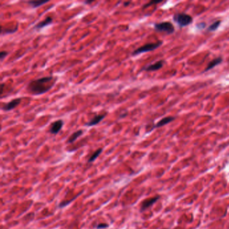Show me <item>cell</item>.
<instances>
[{
	"label": "cell",
	"instance_id": "obj_1",
	"mask_svg": "<svg viewBox=\"0 0 229 229\" xmlns=\"http://www.w3.org/2000/svg\"><path fill=\"white\" fill-rule=\"evenodd\" d=\"M56 83L53 76H46L30 81L27 85V91L33 95H40L48 92Z\"/></svg>",
	"mask_w": 229,
	"mask_h": 229
},
{
	"label": "cell",
	"instance_id": "obj_2",
	"mask_svg": "<svg viewBox=\"0 0 229 229\" xmlns=\"http://www.w3.org/2000/svg\"><path fill=\"white\" fill-rule=\"evenodd\" d=\"M173 20L178 25L181 27L188 26L192 23L193 18L190 15L185 13H177L173 15Z\"/></svg>",
	"mask_w": 229,
	"mask_h": 229
},
{
	"label": "cell",
	"instance_id": "obj_3",
	"mask_svg": "<svg viewBox=\"0 0 229 229\" xmlns=\"http://www.w3.org/2000/svg\"><path fill=\"white\" fill-rule=\"evenodd\" d=\"M162 45H163V41L147 43V44H145L143 46H140V47H138V48L136 49V50H134L132 52V55L134 56V55H140L142 53H144V52L153 51L159 47H160Z\"/></svg>",
	"mask_w": 229,
	"mask_h": 229
},
{
	"label": "cell",
	"instance_id": "obj_4",
	"mask_svg": "<svg viewBox=\"0 0 229 229\" xmlns=\"http://www.w3.org/2000/svg\"><path fill=\"white\" fill-rule=\"evenodd\" d=\"M154 28L157 32H165L168 35L173 34L175 31V27L170 22H162L154 24Z\"/></svg>",
	"mask_w": 229,
	"mask_h": 229
},
{
	"label": "cell",
	"instance_id": "obj_5",
	"mask_svg": "<svg viewBox=\"0 0 229 229\" xmlns=\"http://www.w3.org/2000/svg\"><path fill=\"white\" fill-rule=\"evenodd\" d=\"M63 124L64 122L63 120H56L51 124L50 128H49V132L52 134H57L63 128Z\"/></svg>",
	"mask_w": 229,
	"mask_h": 229
},
{
	"label": "cell",
	"instance_id": "obj_6",
	"mask_svg": "<svg viewBox=\"0 0 229 229\" xmlns=\"http://www.w3.org/2000/svg\"><path fill=\"white\" fill-rule=\"evenodd\" d=\"M159 196H156L143 200L141 205V212H143L147 209L149 208L151 206H152L154 204H155L157 202V200L159 199Z\"/></svg>",
	"mask_w": 229,
	"mask_h": 229
},
{
	"label": "cell",
	"instance_id": "obj_7",
	"mask_svg": "<svg viewBox=\"0 0 229 229\" xmlns=\"http://www.w3.org/2000/svg\"><path fill=\"white\" fill-rule=\"evenodd\" d=\"M20 103L21 98H15L11 100L10 101H9L8 103L4 104V106L2 107V109L4 111H5V112H8V111L14 110V108H16Z\"/></svg>",
	"mask_w": 229,
	"mask_h": 229
},
{
	"label": "cell",
	"instance_id": "obj_8",
	"mask_svg": "<svg viewBox=\"0 0 229 229\" xmlns=\"http://www.w3.org/2000/svg\"><path fill=\"white\" fill-rule=\"evenodd\" d=\"M164 65V61L163 60H161L159 61H157L156 63H154L153 64L149 65L144 67L143 68V71H155L159 70L161 69V68Z\"/></svg>",
	"mask_w": 229,
	"mask_h": 229
},
{
	"label": "cell",
	"instance_id": "obj_9",
	"mask_svg": "<svg viewBox=\"0 0 229 229\" xmlns=\"http://www.w3.org/2000/svg\"><path fill=\"white\" fill-rule=\"evenodd\" d=\"M106 115H107V113H105L104 114H98V115L95 116L94 118H93L90 121L86 122L85 126H94L95 125H97L98 124L100 123L101 120L106 116Z\"/></svg>",
	"mask_w": 229,
	"mask_h": 229
},
{
	"label": "cell",
	"instance_id": "obj_10",
	"mask_svg": "<svg viewBox=\"0 0 229 229\" xmlns=\"http://www.w3.org/2000/svg\"><path fill=\"white\" fill-rule=\"evenodd\" d=\"M52 23V18L50 16H47L44 20H42L41 22H40L39 23L36 24V25L34 26V28L36 30L42 29L45 26L50 25V24H51Z\"/></svg>",
	"mask_w": 229,
	"mask_h": 229
},
{
	"label": "cell",
	"instance_id": "obj_11",
	"mask_svg": "<svg viewBox=\"0 0 229 229\" xmlns=\"http://www.w3.org/2000/svg\"><path fill=\"white\" fill-rule=\"evenodd\" d=\"M175 119V118L173 117V116H167V117L163 118H162L161 120H160V121L158 122L156 124L153 126V128L162 127V126H165L166 124H168L173 122Z\"/></svg>",
	"mask_w": 229,
	"mask_h": 229
},
{
	"label": "cell",
	"instance_id": "obj_12",
	"mask_svg": "<svg viewBox=\"0 0 229 229\" xmlns=\"http://www.w3.org/2000/svg\"><path fill=\"white\" fill-rule=\"evenodd\" d=\"M222 61H223V59H222V57H218V58H214V59H213L212 61L210 62L208 65V66H207L206 69H204L203 73L206 72V71H208L213 69V68H214L216 66H217L218 65L221 64Z\"/></svg>",
	"mask_w": 229,
	"mask_h": 229
},
{
	"label": "cell",
	"instance_id": "obj_13",
	"mask_svg": "<svg viewBox=\"0 0 229 229\" xmlns=\"http://www.w3.org/2000/svg\"><path fill=\"white\" fill-rule=\"evenodd\" d=\"M83 134V131L82 130H78L75 132H74L73 134L70 136L69 138L67 140V143H73L75 142L77 138L81 137V136Z\"/></svg>",
	"mask_w": 229,
	"mask_h": 229
},
{
	"label": "cell",
	"instance_id": "obj_14",
	"mask_svg": "<svg viewBox=\"0 0 229 229\" xmlns=\"http://www.w3.org/2000/svg\"><path fill=\"white\" fill-rule=\"evenodd\" d=\"M102 151H103V149H102L101 148H98V149L95 151V152L93 153V154L90 156V157L89 158L88 163L94 162V161L100 155V154L102 153Z\"/></svg>",
	"mask_w": 229,
	"mask_h": 229
},
{
	"label": "cell",
	"instance_id": "obj_15",
	"mask_svg": "<svg viewBox=\"0 0 229 229\" xmlns=\"http://www.w3.org/2000/svg\"><path fill=\"white\" fill-rule=\"evenodd\" d=\"M48 1H45V2L44 1H29L27 3L28 4H30L32 8H37L40 7V6L46 4V3H48Z\"/></svg>",
	"mask_w": 229,
	"mask_h": 229
},
{
	"label": "cell",
	"instance_id": "obj_16",
	"mask_svg": "<svg viewBox=\"0 0 229 229\" xmlns=\"http://www.w3.org/2000/svg\"><path fill=\"white\" fill-rule=\"evenodd\" d=\"M221 20H217L214 22V23L210 24V25L208 27L207 31H208V32H214V31H216L218 28V27L220 26V25H221Z\"/></svg>",
	"mask_w": 229,
	"mask_h": 229
},
{
	"label": "cell",
	"instance_id": "obj_17",
	"mask_svg": "<svg viewBox=\"0 0 229 229\" xmlns=\"http://www.w3.org/2000/svg\"><path fill=\"white\" fill-rule=\"evenodd\" d=\"M161 2H162V1H151V2H150L149 3H148V4H144L143 8V9L147 8L148 7H149V6H151V5H154V4H159V3H161Z\"/></svg>",
	"mask_w": 229,
	"mask_h": 229
},
{
	"label": "cell",
	"instance_id": "obj_18",
	"mask_svg": "<svg viewBox=\"0 0 229 229\" xmlns=\"http://www.w3.org/2000/svg\"><path fill=\"white\" fill-rule=\"evenodd\" d=\"M8 55V52L5 51H3L0 52V59H1V61H4V59Z\"/></svg>",
	"mask_w": 229,
	"mask_h": 229
},
{
	"label": "cell",
	"instance_id": "obj_19",
	"mask_svg": "<svg viewBox=\"0 0 229 229\" xmlns=\"http://www.w3.org/2000/svg\"><path fill=\"white\" fill-rule=\"evenodd\" d=\"M109 227V225L106 223H100L96 226V228L97 229H104V228H106Z\"/></svg>",
	"mask_w": 229,
	"mask_h": 229
},
{
	"label": "cell",
	"instance_id": "obj_20",
	"mask_svg": "<svg viewBox=\"0 0 229 229\" xmlns=\"http://www.w3.org/2000/svg\"><path fill=\"white\" fill-rule=\"evenodd\" d=\"M75 197H74V198H73V200H68V201H67V202H62L59 204V207H60V208H63V207H65V206L68 205V204H70L71 202L72 201H73L74 199H75Z\"/></svg>",
	"mask_w": 229,
	"mask_h": 229
},
{
	"label": "cell",
	"instance_id": "obj_21",
	"mask_svg": "<svg viewBox=\"0 0 229 229\" xmlns=\"http://www.w3.org/2000/svg\"><path fill=\"white\" fill-rule=\"evenodd\" d=\"M206 24L205 22H202L197 23L196 24V27L199 29H203L206 27Z\"/></svg>",
	"mask_w": 229,
	"mask_h": 229
},
{
	"label": "cell",
	"instance_id": "obj_22",
	"mask_svg": "<svg viewBox=\"0 0 229 229\" xmlns=\"http://www.w3.org/2000/svg\"><path fill=\"white\" fill-rule=\"evenodd\" d=\"M4 83H2L1 84V91H0V95H2L3 93H4Z\"/></svg>",
	"mask_w": 229,
	"mask_h": 229
},
{
	"label": "cell",
	"instance_id": "obj_23",
	"mask_svg": "<svg viewBox=\"0 0 229 229\" xmlns=\"http://www.w3.org/2000/svg\"><path fill=\"white\" fill-rule=\"evenodd\" d=\"M92 2H93L92 1H85L84 3L85 4H91Z\"/></svg>",
	"mask_w": 229,
	"mask_h": 229
},
{
	"label": "cell",
	"instance_id": "obj_24",
	"mask_svg": "<svg viewBox=\"0 0 229 229\" xmlns=\"http://www.w3.org/2000/svg\"><path fill=\"white\" fill-rule=\"evenodd\" d=\"M127 116V114H122V115H120V118H124V117H125V116Z\"/></svg>",
	"mask_w": 229,
	"mask_h": 229
},
{
	"label": "cell",
	"instance_id": "obj_25",
	"mask_svg": "<svg viewBox=\"0 0 229 229\" xmlns=\"http://www.w3.org/2000/svg\"><path fill=\"white\" fill-rule=\"evenodd\" d=\"M131 4V2H125L124 4V5H128Z\"/></svg>",
	"mask_w": 229,
	"mask_h": 229
}]
</instances>
